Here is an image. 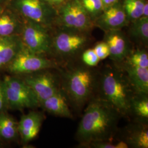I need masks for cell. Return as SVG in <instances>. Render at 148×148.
Segmentation results:
<instances>
[{
  "instance_id": "cell-1",
  "label": "cell",
  "mask_w": 148,
  "mask_h": 148,
  "mask_svg": "<svg viewBox=\"0 0 148 148\" xmlns=\"http://www.w3.org/2000/svg\"><path fill=\"white\" fill-rule=\"evenodd\" d=\"M122 117L113 107L99 97L88 103L76 132L80 147L94 141L111 140Z\"/></svg>"
},
{
  "instance_id": "cell-2",
  "label": "cell",
  "mask_w": 148,
  "mask_h": 148,
  "mask_svg": "<svg viewBox=\"0 0 148 148\" xmlns=\"http://www.w3.org/2000/svg\"><path fill=\"white\" fill-rule=\"evenodd\" d=\"M97 90L99 97L122 116L130 115V103L135 92L125 71L115 63L106 65L99 73Z\"/></svg>"
},
{
  "instance_id": "cell-3",
  "label": "cell",
  "mask_w": 148,
  "mask_h": 148,
  "mask_svg": "<svg viewBox=\"0 0 148 148\" xmlns=\"http://www.w3.org/2000/svg\"><path fill=\"white\" fill-rule=\"evenodd\" d=\"M60 75L61 89L75 109H81L93 98L99 73L82 63L69 66Z\"/></svg>"
},
{
  "instance_id": "cell-4",
  "label": "cell",
  "mask_w": 148,
  "mask_h": 148,
  "mask_svg": "<svg viewBox=\"0 0 148 148\" xmlns=\"http://www.w3.org/2000/svg\"><path fill=\"white\" fill-rule=\"evenodd\" d=\"M52 32V46L50 55L58 60L71 62L82 53L90 41V32H79L68 28L54 27ZM53 30V29H52Z\"/></svg>"
},
{
  "instance_id": "cell-5",
  "label": "cell",
  "mask_w": 148,
  "mask_h": 148,
  "mask_svg": "<svg viewBox=\"0 0 148 148\" xmlns=\"http://www.w3.org/2000/svg\"><path fill=\"white\" fill-rule=\"evenodd\" d=\"M3 81L5 85L7 110H22L40 106V101L32 88L16 75H7Z\"/></svg>"
},
{
  "instance_id": "cell-6",
  "label": "cell",
  "mask_w": 148,
  "mask_h": 148,
  "mask_svg": "<svg viewBox=\"0 0 148 148\" xmlns=\"http://www.w3.org/2000/svg\"><path fill=\"white\" fill-rule=\"evenodd\" d=\"M54 27L68 28L79 32H90L94 23L79 0H67L58 8Z\"/></svg>"
},
{
  "instance_id": "cell-7",
  "label": "cell",
  "mask_w": 148,
  "mask_h": 148,
  "mask_svg": "<svg viewBox=\"0 0 148 148\" xmlns=\"http://www.w3.org/2000/svg\"><path fill=\"white\" fill-rule=\"evenodd\" d=\"M59 67L58 62L54 59L33 53L23 44L19 52L5 70L11 75L21 76L44 69H57Z\"/></svg>"
},
{
  "instance_id": "cell-8",
  "label": "cell",
  "mask_w": 148,
  "mask_h": 148,
  "mask_svg": "<svg viewBox=\"0 0 148 148\" xmlns=\"http://www.w3.org/2000/svg\"><path fill=\"white\" fill-rule=\"evenodd\" d=\"M9 4L23 18L54 27L57 11L45 0H11Z\"/></svg>"
},
{
  "instance_id": "cell-9",
  "label": "cell",
  "mask_w": 148,
  "mask_h": 148,
  "mask_svg": "<svg viewBox=\"0 0 148 148\" xmlns=\"http://www.w3.org/2000/svg\"><path fill=\"white\" fill-rule=\"evenodd\" d=\"M52 29L23 18L20 37L23 45L30 51L38 54L50 55L52 46Z\"/></svg>"
},
{
  "instance_id": "cell-10",
  "label": "cell",
  "mask_w": 148,
  "mask_h": 148,
  "mask_svg": "<svg viewBox=\"0 0 148 148\" xmlns=\"http://www.w3.org/2000/svg\"><path fill=\"white\" fill-rule=\"evenodd\" d=\"M54 69H44L18 76L32 88L40 103L61 89L60 75L54 72Z\"/></svg>"
},
{
  "instance_id": "cell-11",
  "label": "cell",
  "mask_w": 148,
  "mask_h": 148,
  "mask_svg": "<svg viewBox=\"0 0 148 148\" xmlns=\"http://www.w3.org/2000/svg\"><path fill=\"white\" fill-rule=\"evenodd\" d=\"M128 24L121 0L104 7L94 21L95 27L104 32L121 30Z\"/></svg>"
},
{
  "instance_id": "cell-12",
  "label": "cell",
  "mask_w": 148,
  "mask_h": 148,
  "mask_svg": "<svg viewBox=\"0 0 148 148\" xmlns=\"http://www.w3.org/2000/svg\"><path fill=\"white\" fill-rule=\"evenodd\" d=\"M103 41L108 46L109 58L115 63L123 62L133 49L129 38L122 29L105 32Z\"/></svg>"
},
{
  "instance_id": "cell-13",
  "label": "cell",
  "mask_w": 148,
  "mask_h": 148,
  "mask_svg": "<svg viewBox=\"0 0 148 148\" xmlns=\"http://www.w3.org/2000/svg\"><path fill=\"white\" fill-rule=\"evenodd\" d=\"M44 119L42 113L38 111H30L21 117L18 121V133L21 143L26 144L37 137Z\"/></svg>"
},
{
  "instance_id": "cell-14",
  "label": "cell",
  "mask_w": 148,
  "mask_h": 148,
  "mask_svg": "<svg viewBox=\"0 0 148 148\" xmlns=\"http://www.w3.org/2000/svg\"><path fill=\"white\" fill-rule=\"evenodd\" d=\"M23 18L8 3L0 11V37L20 36Z\"/></svg>"
},
{
  "instance_id": "cell-15",
  "label": "cell",
  "mask_w": 148,
  "mask_h": 148,
  "mask_svg": "<svg viewBox=\"0 0 148 148\" xmlns=\"http://www.w3.org/2000/svg\"><path fill=\"white\" fill-rule=\"evenodd\" d=\"M128 147L148 148V123L136 121L125 128L123 138L121 140Z\"/></svg>"
},
{
  "instance_id": "cell-16",
  "label": "cell",
  "mask_w": 148,
  "mask_h": 148,
  "mask_svg": "<svg viewBox=\"0 0 148 148\" xmlns=\"http://www.w3.org/2000/svg\"><path fill=\"white\" fill-rule=\"evenodd\" d=\"M40 106L48 113L57 116L73 118L69 106V101L62 89L56 94L40 103Z\"/></svg>"
},
{
  "instance_id": "cell-17",
  "label": "cell",
  "mask_w": 148,
  "mask_h": 148,
  "mask_svg": "<svg viewBox=\"0 0 148 148\" xmlns=\"http://www.w3.org/2000/svg\"><path fill=\"white\" fill-rule=\"evenodd\" d=\"M117 64L126 74L135 93L148 94V68L133 66L124 62Z\"/></svg>"
},
{
  "instance_id": "cell-18",
  "label": "cell",
  "mask_w": 148,
  "mask_h": 148,
  "mask_svg": "<svg viewBox=\"0 0 148 148\" xmlns=\"http://www.w3.org/2000/svg\"><path fill=\"white\" fill-rule=\"evenodd\" d=\"M22 46L20 36L0 37V71L5 70Z\"/></svg>"
},
{
  "instance_id": "cell-19",
  "label": "cell",
  "mask_w": 148,
  "mask_h": 148,
  "mask_svg": "<svg viewBox=\"0 0 148 148\" xmlns=\"http://www.w3.org/2000/svg\"><path fill=\"white\" fill-rule=\"evenodd\" d=\"M19 137L18 121L7 111L0 112V140L13 141Z\"/></svg>"
},
{
  "instance_id": "cell-20",
  "label": "cell",
  "mask_w": 148,
  "mask_h": 148,
  "mask_svg": "<svg viewBox=\"0 0 148 148\" xmlns=\"http://www.w3.org/2000/svg\"><path fill=\"white\" fill-rule=\"evenodd\" d=\"M130 115L136 121L148 123V94L134 93L130 103Z\"/></svg>"
},
{
  "instance_id": "cell-21",
  "label": "cell",
  "mask_w": 148,
  "mask_h": 148,
  "mask_svg": "<svg viewBox=\"0 0 148 148\" xmlns=\"http://www.w3.org/2000/svg\"><path fill=\"white\" fill-rule=\"evenodd\" d=\"M129 35L138 44L147 47L148 45V16H142L130 23Z\"/></svg>"
},
{
  "instance_id": "cell-22",
  "label": "cell",
  "mask_w": 148,
  "mask_h": 148,
  "mask_svg": "<svg viewBox=\"0 0 148 148\" xmlns=\"http://www.w3.org/2000/svg\"><path fill=\"white\" fill-rule=\"evenodd\" d=\"M146 0H123L122 5L129 24L143 16V7Z\"/></svg>"
},
{
  "instance_id": "cell-23",
  "label": "cell",
  "mask_w": 148,
  "mask_h": 148,
  "mask_svg": "<svg viewBox=\"0 0 148 148\" xmlns=\"http://www.w3.org/2000/svg\"><path fill=\"white\" fill-rule=\"evenodd\" d=\"M122 62L133 66L148 68V54L145 49H132L126 59Z\"/></svg>"
},
{
  "instance_id": "cell-24",
  "label": "cell",
  "mask_w": 148,
  "mask_h": 148,
  "mask_svg": "<svg viewBox=\"0 0 148 148\" xmlns=\"http://www.w3.org/2000/svg\"><path fill=\"white\" fill-rule=\"evenodd\" d=\"M82 7L93 21L101 13L104 5L101 0H79Z\"/></svg>"
},
{
  "instance_id": "cell-25",
  "label": "cell",
  "mask_w": 148,
  "mask_h": 148,
  "mask_svg": "<svg viewBox=\"0 0 148 148\" xmlns=\"http://www.w3.org/2000/svg\"><path fill=\"white\" fill-rule=\"evenodd\" d=\"M81 56L82 62L89 67H96L101 61L93 48L85 49Z\"/></svg>"
},
{
  "instance_id": "cell-26",
  "label": "cell",
  "mask_w": 148,
  "mask_h": 148,
  "mask_svg": "<svg viewBox=\"0 0 148 148\" xmlns=\"http://www.w3.org/2000/svg\"><path fill=\"white\" fill-rule=\"evenodd\" d=\"M84 148H127V144L123 140L119 141L115 144H112L110 140L94 141L85 145Z\"/></svg>"
},
{
  "instance_id": "cell-27",
  "label": "cell",
  "mask_w": 148,
  "mask_h": 148,
  "mask_svg": "<svg viewBox=\"0 0 148 148\" xmlns=\"http://www.w3.org/2000/svg\"><path fill=\"white\" fill-rule=\"evenodd\" d=\"M93 49L100 60L109 57V49L108 45L105 41H103L97 43Z\"/></svg>"
},
{
  "instance_id": "cell-28",
  "label": "cell",
  "mask_w": 148,
  "mask_h": 148,
  "mask_svg": "<svg viewBox=\"0 0 148 148\" xmlns=\"http://www.w3.org/2000/svg\"><path fill=\"white\" fill-rule=\"evenodd\" d=\"M7 110L5 85L3 79H0V112Z\"/></svg>"
},
{
  "instance_id": "cell-29",
  "label": "cell",
  "mask_w": 148,
  "mask_h": 148,
  "mask_svg": "<svg viewBox=\"0 0 148 148\" xmlns=\"http://www.w3.org/2000/svg\"><path fill=\"white\" fill-rule=\"evenodd\" d=\"M50 5L53 6L56 10L62 5L67 0H45Z\"/></svg>"
},
{
  "instance_id": "cell-30",
  "label": "cell",
  "mask_w": 148,
  "mask_h": 148,
  "mask_svg": "<svg viewBox=\"0 0 148 148\" xmlns=\"http://www.w3.org/2000/svg\"><path fill=\"white\" fill-rule=\"evenodd\" d=\"M121 0H101L103 4L104 5V8L108 5H111L116 2H117Z\"/></svg>"
},
{
  "instance_id": "cell-31",
  "label": "cell",
  "mask_w": 148,
  "mask_h": 148,
  "mask_svg": "<svg viewBox=\"0 0 148 148\" xmlns=\"http://www.w3.org/2000/svg\"><path fill=\"white\" fill-rule=\"evenodd\" d=\"M143 16H148V1H146L143 7Z\"/></svg>"
},
{
  "instance_id": "cell-32",
  "label": "cell",
  "mask_w": 148,
  "mask_h": 148,
  "mask_svg": "<svg viewBox=\"0 0 148 148\" xmlns=\"http://www.w3.org/2000/svg\"><path fill=\"white\" fill-rule=\"evenodd\" d=\"M11 0H0V11L7 5Z\"/></svg>"
},
{
  "instance_id": "cell-33",
  "label": "cell",
  "mask_w": 148,
  "mask_h": 148,
  "mask_svg": "<svg viewBox=\"0 0 148 148\" xmlns=\"http://www.w3.org/2000/svg\"><path fill=\"white\" fill-rule=\"evenodd\" d=\"M3 147V144L0 142V148H2Z\"/></svg>"
}]
</instances>
